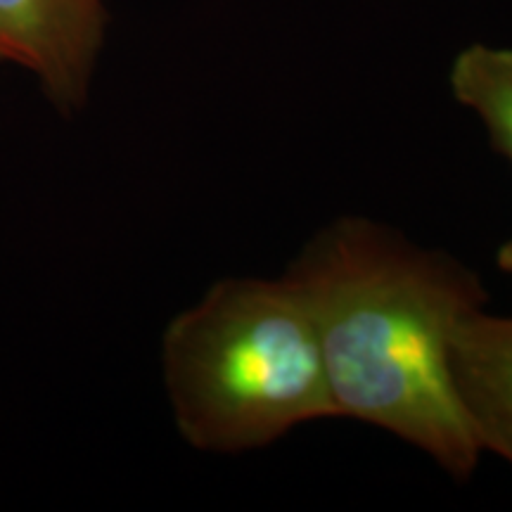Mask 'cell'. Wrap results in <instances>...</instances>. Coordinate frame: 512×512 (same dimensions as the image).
I'll return each mask as SVG.
<instances>
[{
  "mask_svg": "<svg viewBox=\"0 0 512 512\" xmlns=\"http://www.w3.org/2000/svg\"><path fill=\"white\" fill-rule=\"evenodd\" d=\"M287 275L316 328L337 418L392 432L470 479L479 451L451 380V337L489 292L456 256L361 216L306 242Z\"/></svg>",
  "mask_w": 512,
  "mask_h": 512,
  "instance_id": "6da1fadb",
  "label": "cell"
},
{
  "mask_svg": "<svg viewBox=\"0 0 512 512\" xmlns=\"http://www.w3.org/2000/svg\"><path fill=\"white\" fill-rule=\"evenodd\" d=\"M162 373L176 430L197 451H254L337 418L309 306L287 273L211 285L166 325Z\"/></svg>",
  "mask_w": 512,
  "mask_h": 512,
  "instance_id": "7a4b0ae2",
  "label": "cell"
},
{
  "mask_svg": "<svg viewBox=\"0 0 512 512\" xmlns=\"http://www.w3.org/2000/svg\"><path fill=\"white\" fill-rule=\"evenodd\" d=\"M107 0H0V62L27 69L64 117L88 102Z\"/></svg>",
  "mask_w": 512,
  "mask_h": 512,
  "instance_id": "3957f363",
  "label": "cell"
},
{
  "mask_svg": "<svg viewBox=\"0 0 512 512\" xmlns=\"http://www.w3.org/2000/svg\"><path fill=\"white\" fill-rule=\"evenodd\" d=\"M460 411L479 451L512 465V316L484 306L460 318L448 349Z\"/></svg>",
  "mask_w": 512,
  "mask_h": 512,
  "instance_id": "277c9868",
  "label": "cell"
},
{
  "mask_svg": "<svg viewBox=\"0 0 512 512\" xmlns=\"http://www.w3.org/2000/svg\"><path fill=\"white\" fill-rule=\"evenodd\" d=\"M451 93L482 119L489 143L512 162V48L475 43L451 64Z\"/></svg>",
  "mask_w": 512,
  "mask_h": 512,
  "instance_id": "5b68a950",
  "label": "cell"
},
{
  "mask_svg": "<svg viewBox=\"0 0 512 512\" xmlns=\"http://www.w3.org/2000/svg\"><path fill=\"white\" fill-rule=\"evenodd\" d=\"M496 266L501 268L503 273L512 275V238L508 242H503L501 247H498V254H496Z\"/></svg>",
  "mask_w": 512,
  "mask_h": 512,
  "instance_id": "8992f818",
  "label": "cell"
}]
</instances>
